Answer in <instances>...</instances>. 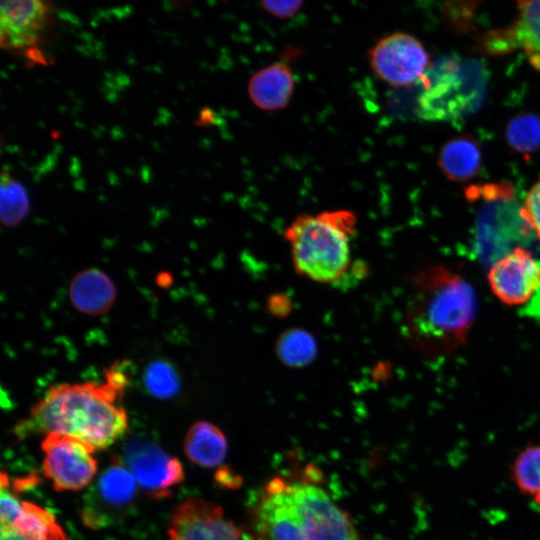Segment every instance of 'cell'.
Masks as SVG:
<instances>
[{
	"label": "cell",
	"mask_w": 540,
	"mask_h": 540,
	"mask_svg": "<svg viewBox=\"0 0 540 540\" xmlns=\"http://www.w3.org/2000/svg\"><path fill=\"white\" fill-rule=\"evenodd\" d=\"M373 540H388V539H385V538H376V539H373Z\"/></svg>",
	"instance_id": "83f0119b"
},
{
	"label": "cell",
	"mask_w": 540,
	"mask_h": 540,
	"mask_svg": "<svg viewBox=\"0 0 540 540\" xmlns=\"http://www.w3.org/2000/svg\"><path fill=\"white\" fill-rule=\"evenodd\" d=\"M521 215L540 241V178L526 193L521 203Z\"/></svg>",
	"instance_id": "d4e9b609"
},
{
	"label": "cell",
	"mask_w": 540,
	"mask_h": 540,
	"mask_svg": "<svg viewBox=\"0 0 540 540\" xmlns=\"http://www.w3.org/2000/svg\"><path fill=\"white\" fill-rule=\"evenodd\" d=\"M477 313L472 285L443 265L420 271L412 285L405 329L414 346L430 357L448 356L465 344Z\"/></svg>",
	"instance_id": "7a4b0ae2"
},
{
	"label": "cell",
	"mask_w": 540,
	"mask_h": 540,
	"mask_svg": "<svg viewBox=\"0 0 540 540\" xmlns=\"http://www.w3.org/2000/svg\"><path fill=\"white\" fill-rule=\"evenodd\" d=\"M262 8L270 15L279 19H288L299 12L303 1H262Z\"/></svg>",
	"instance_id": "484cf974"
},
{
	"label": "cell",
	"mask_w": 540,
	"mask_h": 540,
	"mask_svg": "<svg viewBox=\"0 0 540 540\" xmlns=\"http://www.w3.org/2000/svg\"><path fill=\"white\" fill-rule=\"evenodd\" d=\"M508 146L524 156L540 148V117L533 113H522L513 117L505 129Z\"/></svg>",
	"instance_id": "7402d4cb"
},
{
	"label": "cell",
	"mask_w": 540,
	"mask_h": 540,
	"mask_svg": "<svg viewBox=\"0 0 540 540\" xmlns=\"http://www.w3.org/2000/svg\"><path fill=\"white\" fill-rule=\"evenodd\" d=\"M1 220L6 226L19 224L29 211V198L25 187L5 170L0 187Z\"/></svg>",
	"instance_id": "603a6c76"
},
{
	"label": "cell",
	"mask_w": 540,
	"mask_h": 540,
	"mask_svg": "<svg viewBox=\"0 0 540 540\" xmlns=\"http://www.w3.org/2000/svg\"><path fill=\"white\" fill-rule=\"evenodd\" d=\"M147 390L158 398H168L176 393L179 381L174 368L165 361H154L144 374Z\"/></svg>",
	"instance_id": "cb8c5ba5"
},
{
	"label": "cell",
	"mask_w": 540,
	"mask_h": 540,
	"mask_svg": "<svg viewBox=\"0 0 540 540\" xmlns=\"http://www.w3.org/2000/svg\"><path fill=\"white\" fill-rule=\"evenodd\" d=\"M138 484L124 462L114 459L96 483V500L101 509L120 511L135 498Z\"/></svg>",
	"instance_id": "ac0fdd59"
},
{
	"label": "cell",
	"mask_w": 540,
	"mask_h": 540,
	"mask_svg": "<svg viewBox=\"0 0 540 540\" xmlns=\"http://www.w3.org/2000/svg\"><path fill=\"white\" fill-rule=\"evenodd\" d=\"M0 540H23L14 530L1 528Z\"/></svg>",
	"instance_id": "4316f807"
},
{
	"label": "cell",
	"mask_w": 540,
	"mask_h": 540,
	"mask_svg": "<svg viewBox=\"0 0 540 540\" xmlns=\"http://www.w3.org/2000/svg\"><path fill=\"white\" fill-rule=\"evenodd\" d=\"M465 198L474 208L473 248L489 266L518 247L527 248L535 237L511 182L470 185Z\"/></svg>",
	"instance_id": "8992f818"
},
{
	"label": "cell",
	"mask_w": 540,
	"mask_h": 540,
	"mask_svg": "<svg viewBox=\"0 0 540 540\" xmlns=\"http://www.w3.org/2000/svg\"><path fill=\"white\" fill-rule=\"evenodd\" d=\"M369 63L380 80L402 88L420 82L432 62L419 39L398 31L376 42L369 50Z\"/></svg>",
	"instance_id": "52a82bcc"
},
{
	"label": "cell",
	"mask_w": 540,
	"mask_h": 540,
	"mask_svg": "<svg viewBox=\"0 0 540 540\" xmlns=\"http://www.w3.org/2000/svg\"><path fill=\"white\" fill-rule=\"evenodd\" d=\"M279 359L289 367H304L316 356L317 342L307 330L293 328L286 330L276 342Z\"/></svg>",
	"instance_id": "44dd1931"
},
{
	"label": "cell",
	"mask_w": 540,
	"mask_h": 540,
	"mask_svg": "<svg viewBox=\"0 0 540 540\" xmlns=\"http://www.w3.org/2000/svg\"><path fill=\"white\" fill-rule=\"evenodd\" d=\"M356 226V215L347 209L298 215L284 231L296 272L323 284L344 280L352 271Z\"/></svg>",
	"instance_id": "277c9868"
},
{
	"label": "cell",
	"mask_w": 540,
	"mask_h": 540,
	"mask_svg": "<svg viewBox=\"0 0 540 540\" xmlns=\"http://www.w3.org/2000/svg\"><path fill=\"white\" fill-rule=\"evenodd\" d=\"M49 4L42 1H2L0 4L1 44L23 48L33 44L43 30Z\"/></svg>",
	"instance_id": "4fadbf2b"
},
{
	"label": "cell",
	"mask_w": 540,
	"mask_h": 540,
	"mask_svg": "<svg viewBox=\"0 0 540 540\" xmlns=\"http://www.w3.org/2000/svg\"><path fill=\"white\" fill-rule=\"evenodd\" d=\"M167 532L168 540H243L241 529L220 505L197 497L176 505Z\"/></svg>",
	"instance_id": "30bf717a"
},
{
	"label": "cell",
	"mask_w": 540,
	"mask_h": 540,
	"mask_svg": "<svg viewBox=\"0 0 540 540\" xmlns=\"http://www.w3.org/2000/svg\"><path fill=\"white\" fill-rule=\"evenodd\" d=\"M295 89L293 71L277 61L256 71L248 82L251 102L260 110L275 111L285 108Z\"/></svg>",
	"instance_id": "5bb4252c"
},
{
	"label": "cell",
	"mask_w": 540,
	"mask_h": 540,
	"mask_svg": "<svg viewBox=\"0 0 540 540\" xmlns=\"http://www.w3.org/2000/svg\"><path fill=\"white\" fill-rule=\"evenodd\" d=\"M103 383H62L51 387L14 428L26 438L58 433L75 438L94 451L107 448L124 435L128 417L121 404L128 384L126 368L115 364Z\"/></svg>",
	"instance_id": "6da1fadb"
},
{
	"label": "cell",
	"mask_w": 540,
	"mask_h": 540,
	"mask_svg": "<svg viewBox=\"0 0 540 540\" xmlns=\"http://www.w3.org/2000/svg\"><path fill=\"white\" fill-rule=\"evenodd\" d=\"M437 163L448 180L466 182L477 175L481 168L480 145L472 135L455 136L441 147Z\"/></svg>",
	"instance_id": "2e32d148"
},
{
	"label": "cell",
	"mask_w": 540,
	"mask_h": 540,
	"mask_svg": "<svg viewBox=\"0 0 540 540\" xmlns=\"http://www.w3.org/2000/svg\"><path fill=\"white\" fill-rule=\"evenodd\" d=\"M419 83L417 116L430 122L455 121L480 108L488 71L477 59L443 56L431 63Z\"/></svg>",
	"instance_id": "5b68a950"
},
{
	"label": "cell",
	"mask_w": 540,
	"mask_h": 540,
	"mask_svg": "<svg viewBox=\"0 0 540 540\" xmlns=\"http://www.w3.org/2000/svg\"><path fill=\"white\" fill-rule=\"evenodd\" d=\"M69 297L73 306L88 315L106 313L114 303L116 289L112 280L98 269L77 273L69 285Z\"/></svg>",
	"instance_id": "9a60e30c"
},
{
	"label": "cell",
	"mask_w": 540,
	"mask_h": 540,
	"mask_svg": "<svg viewBox=\"0 0 540 540\" xmlns=\"http://www.w3.org/2000/svg\"><path fill=\"white\" fill-rule=\"evenodd\" d=\"M255 524L261 540H358L348 514L322 488L282 477L266 484Z\"/></svg>",
	"instance_id": "3957f363"
},
{
	"label": "cell",
	"mask_w": 540,
	"mask_h": 540,
	"mask_svg": "<svg viewBox=\"0 0 540 540\" xmlns=\"http://www.w3.org/2000/svg\"><path fill=\"white\" fill-rule=\"evenodd\" d=\"M123 457L138 487L152 498L168 497L172 488L184 480L181 462L150 440L131 439Z\"/></svg>",
	"instance_id": "9c48e42d"
},
{
	"label": "cell",
	"mask_w": 540,
	"mask_h": 540,
	"mask_svg": "<svg viewBox=\"0 0 540 540\" xmlns=\"http://www.w3.org/2000/svg\"><path fill=\"white\" fill-rule=\"evenodd\" d=\"M511 475L519 492L540 505V445H529L518 453Z\"/></svg>",
	"instance_id": "ffe728a7"
},
{
	"label": "cell",
	"mask_w": 540,
	"mask_h": 540,
	"mask_svg": "<svg viewBox=\"0 0 540 540\" xmlns=\"http://www.w3.org/2000/svg\"><path fill=\"white\" fill-rule=\"evenodd\" d=\"M43 473L56 491H78L90 484L97 473L95 452L85 443L58 433L45 435Z\"/></svg>",
	"instance_id": "ba28073f"
},
{
	"label": "cell",
	"mask_w": 540,
	"mask_h": 540,
	"mask_svg": "<svg viewBox=\"0 0 540 540\" xmlns=\"http://www.w3.org/2000/svg\"><path fill=\"white\" fill-rule=\"evenodd\" d=\"M516 10L511 24L483 35L481 47L490 55L520 50L528 63L540 72V0L517 1Z\"/></svg>",
	"instance_id": "8fae6325"
},
{
	"label": "cell",
	"mask_w": 540,
	"mask_h": 540,
	"mask_svg": "<svg viewBox=\"0 0 540 540\" xmlns=\"http://www.w3.org/2000/svg\"><path fill=\"white\" fill-rule=\"evenodd\" d=\"M493 294L504 304L526 303L540 287V265L526 247H518L498 259L488 270Z\"/></svg>",
	"instance_id": "7c38bea8"
},
{
	"label": "cell",
	"mask_w": 540,
	"mask_h": 540,
	"mask_svg": "<svg viewBox=\"0 0 540 540\" xmlns=\"http://www.w3.org/2000/svg\"><path fill=\"white\" fill-rule=\"evenodd\" d=\"M228 443L214 424L200 420L191 425L184 439V453L196 465L212 468L226 458Z\"/></svg>",
	"instance_id": "e0dca14e"
},
{
	"label": "cell",
	"mask_w": 540,
	"mask_h": 540,
	"mask_svg": "<svg viewBox=\"0 0 540 540\" xmlns=\"http://www.w3.org/2000/svg\"><path fill=\"white\" fill-rule=\"evenodd\" d=\"M1 528L14 530L23 540H67L54 514L28 501H22L13 523Z\"/></svg>",
	"instance_id": "d6986e66"
}]
</instances>
